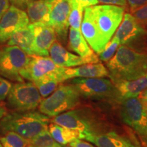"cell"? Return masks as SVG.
Listing matches in <instances>:
<instances>
[{
	"instance_id": "6da1fadb",
	"label": "cell",
	"mask_w": 147,
	"mask_h": 147,
	"mask_svg": "<svg viewBox=\"0 0 147 147\" xmlns=\"http://www.w3.org/2000/svg\"><path fill=\"white\" fill-rule=\"evenodd\" d=\"M106 66L113 83L135 80L147 74V53L138 52L128 45H120Z\"/></svg>"
},
{
	"instance_id": "7a4b0ae2",
	"label": "cell",
	"mask_w": 147,
	"mask_h": 147,
	"mask_svg": "<svg viewBox=\"0 0 147 147\" xmlns=\"http://www.w3.org/2000/svg\"><path fill=\"white\" fill-rule=\"evenodd\" d=\"M51 119L40 112L14 111L5 114L0 121V135L14 131L31 140L49 128Z\"/></svg>"
},
{
	"instance_id": "3957f363",
	"label": "cell",
	"mask_w": 147,
	"mask_h": 147,
	"mask_svg": "<svg viewBox=\"0 0 147 147\" xmlns=\"http://www.w3.org/2000/svg\"><path fill=\"white\" fill-rule=\"evenodd\" d=\"M80 102V93L72 84H60L51 95L41 101L38 109L50 118L74 109Z\"/></svg>"
},
{
	"instance_id": "277c9868",
	"label": "cell",
	"mask_w": 147,
	"mask_h": 147,
	"mask_svg": "<svg viewBox=\"0 0 147 147\" xmlns=\"http://www.w3.org/2000/svg\"><path fill=\"white\" fill-rule=\"evenodd\" d=\"M66 67L55 64L49 57L30 55V60L21 72L24 80L35 82L45 79H53L62 83Z\"/></svg>"
},
{
	"instance_id": "5b68a950",
	"label": "cell",
	"mask_w": 147,
	"mask_h": 147,
	"mask_svg": "<svg viewBox=\"0 0 147 147\" xmlns=\"http://www.w3.org/2000/svg\"><path fill=\"white\" fill-rule=\"evenodd\" d=\"M80 96L89 99L110 100L120 102L115 84L104 78H76L70 81Z\"/></svg>"
},
{
	"instance_id": "8992f818",
	"label": "cell",
	"mask_w": 147,
	"mask_h": 147,
	"mask_svg": "<svg viewBox=\"0 0 147 147\" xmlns=\"http://www.w3.org/2000/svg\"><path fill=\"white\" fill-rule=\"evenodd\" d=\"M30 60L27 55L16 46H8L0 49V76L9 80L24 82L21 72Z\"/></svg>"
},
{
	"instance_id": "52a82bcc",
	"label": "cell",
	"mask_w": 147,
	"mask_h": 147,
	"mask_svg": "<svg viewBox=\"0 0 147 147\" xmlns=\"http://www.w3.org/2000/svg\"><path fill=\"white\" fill-rule=\"evenodd\" d=\"M41 95L32 82H21L12 84L6 97V105L15 111L34 110L42 101Z\"/></svg>"
},
{
	"instance_id": "ba28073f",
	"label": "cell",
	"mask_w": 147,
	"mask_h": 147,
	"mask_svg": "<svg viewBox=\"0 0 147 147\" xmlns=\"http://www.w3.org/2000/svg\"><path fill=\"white\" fill-rule=\"evenodd\" d=\"M91 8L97 27L108 42L122 21L125 8L106 4L93 5Z\"/></svg>"
},
{
	"instance_id": "9c48e42d",
	"label": "cell",
	"mask_w": 147,
	"mask_h": 147,
	"mask_svg": "<svg viewBox=\"0 0 147 147\" xmlns=\"http://www.w3.org/2000/svg\"><path fill=\"white\" fill-rule=\"evenodd\" d=\"M121 115L124 123L141 136H147V108L138 97L123 100Z\"/></svg>"
},
{
	"instance_id": "30bf717a",
	"label": "cell",
	"mask_w": 147,
	"mask_h": 147,
	"mask_svg": "<svg viewBox=\"0 0 147 147\" xmlns=\"http://www.w3.org/2000/svg\"><path fill=\"white\" fill-rule=\"evenodd\" d=\"M29 25V20L26 12L11 5L0 20V45L8 42L18 29Z\"/></svg>"
},
{
	"instance_id": "8fae6325",
	"label": "cell",
	"mask_w": 147,
	"mask_h": 147,
	"mask_svg": "<svg viewBox=\"0 0 147 147\" xmlns=\"http://www.w3.org/2000/svg\"><path fill=\"white\" fill-rule=\"evenodd\" d=\"M70 6V0H51L49 20L47 24L53 27L56 36L63 40H65L67 37Z\"/></svg>"
},
{
	"instance_id": "7c38bea8",
	"label": "cell",
	"mask_w": 147,
	"mask_h": 147,
	"mask_svg": "<svg viewBox=\"0 0 147 147\" xmlns=\"http://www.w3.org/2000/svg\"><path fill=\"white\" fill-rule=\"evenodd\" d=\"M80 32L90 47L97 55L102 52L108 43L101 34L100 29L97 26L92 14L91 6L87 7L84 9Z\"/></svg>"
},
{
	"instance_id": "4fadbf2b",
	"label": "cell",
	"mask_w": 147,
	"mask_h": 147,
	"mask_svg": "<svg viewBox=\"0 0 147 147\" xmlns=\"http://www.w3.org/2000/svg\"><path fill=\"white\" fill-rule=\"evenodd\" d=\"M31 24L34 32L32 55L48 57L49 55V49L57 40L55 30L50 25L45 23Z\"/></svg>"
},
{
	"instance_id": "5bb4252c",
	"label": "cell",
	"mask_w": 147,
	"mask_h": 147,
	"mask_svg": "<svg viewBox=\"0 0 147 147\" xmlns=\"http://www.w3.org/2000/svg\"><path fill=\"white\" fill-rule=\"evenodd\" d=\"M146 34V29L138 22L131 14L124 13L122 21L114 37L119 40L120 45H127Z\"/></svg>"
},
{
	"instance_id": "9a60e30c",
	"label": "cell",
	"mask_w": 147,
	"mask_h": 147,
	"mask_svg": "<svg viewBox=\"0 0 147 147\" xmlns=\"http://www.w3.org/2000/svg\"><path fill=\"white\" fill-rule=\"evenodd\" d=\"M51 122L71 129L78 130L82 134L95 132L92 123L89 119L77 110H68L60 114L53 117Z\"/></svg>"
},
{
	"instance_id": "2e32d148",
	"label": "cell",
	"mask_w": 147,
	"mask_h": 147,
	"mask_svg": "<svg viewBox=\"0 0 147 147\" xmlns=\"http://www.w3.org/2000/svg\"><path fill=\"white\" fill-rule=\"evenodd\" d=\"M50 58L57 65L64 67H77L84 64L93 63L91 61L69 52L58 41H55L49 49Z\"/></svg>"
},
{
	"instance_id": "e0dca14e",
	"label": "cell",
	"mask_w": 147,
	"mask_h": 147,
	"mask_svg": "<svg viewBox=\"0 0 147 147\" xmlns=\"http://www.w3.org/2000/svg\"><path fill=\"white\" fill-rule=\"evenodd\" d=\"M109 77L107 67L102 63H87L77 67H66L64 80L76 78H104Z\"/></svg>"
},
{
	"instance_id": "ac0fdd59",
	"label": "cell",
	"mask_w": 147,
	"mask_h": 147,
	"mask_svg": "<svg viewBox=\"0 0 147 147\" xmlns=\"http://www.w3.org/2000/svg\"><path fill=\"white\" fill-rule=\"evenodd\" d=\"M69 50L76 53L79 56L91 61L93 63H99V58L89 44L84 39L80 31L69 28L68 45Z\"/></svg>"
},
{
	"instance_id": "d6986e66",
	"label": "cell",
	"mask_w": 147,
	"mask_h": 147,
	"mask_svg": "<svg viewBox=\"0 0 147 147\" xmlns=\"http://www.w3.org/2000/svg\"><path fill=\"white\" fill-rule=\"evenodd\" d=\"M114 84L121 103L126 99L138 97L141 92L146 89L147 74L145 76L135 80H123Z\"/></svg>"
},
{
	"instance_id": "ffe728a7",
	"label": "cell",
	"mask_w": 147,
	"mask_h": 147,
	"mask_svg": "<svg viewBox=\"0 0 147 147\" xmlns=\"http://www.w3.org/2000/svg\"><path fill=\"white\" fill-rule=\"evenodd\" d=\"M80 138L93 143L97 147H124L126 140V138L113 131L106 134L80 133Z\"/></svg>"
},
{
	"instance_id": "44dd1931",
	"label": "cell",
	"mask_w": 147,
	"mask_h": 147,
	"mask_svg": "<svg viewBox=\"0 0 147 147\" xmlns=\"http://www.w3.org/2000/svg\"><path fill=\"white\" fill-rule=\"evenodd\" d=\"M51 7V0H36L27 7V16L32 23H48Z\"/></svg>"
},
{
	"instance_id": "7402d4cb",
	"label": "cell",
	"mask_w": 147,
	"mask_h": 147,
	"mask_svg": "<svg viewBox=\"0 0 147 147\" xmlns=\"http://www.w3.org/2000/svg\"><path fill=\"white\" fill-rule=\"evenodd\" d=\"M34 41V32L32 24L18 29L7 42L8 46H16L27 55H32V45Z\"/></svg>"
},
{
	"instance_id": "603a6c76",
	"label": "cell",
	"mask_w": 147,
	"mask_h": 147,
	"mask_svg": "<svg viewBox=\"0 0 147 147\" xmlns=\"http://www.w3.org/2000/svg\"><path fill=\"white\" fill-rule=\"evenodd\" d=\"M49 131L53 139L62 146L69 144L76 139H80V133L78 130L67 128L54 123L49 125Z\"/></svg>"
},
{
	"instance_id": "cb8c5ba5",
	"label": "cell",
	"mask_w": 147,
	"mask_h": 147,
	"mask_svg": "<svg viewBox=\"0 0 147 147\" xmlns=\"http://www.w3.org/2000/svg\"><path fill=\"white\" fill-rule=\"evenodd\" d=\"M3 147H27L31 145L30 140L25 138L14 131H8L0 137Z\"/></svg>"
},
{
	"instance_id": "d4e9b609",
	"label": "cell",
	"mask_w": 147,
	"mask_h": 147,
	"mask_svg": "<svg viewBox=\"0 0 147 147\" xmlns=\"http://www.w3.org/2000/svg\"><path fill=\"white\" fill-rule=\"evenodd\" d=\"M70 11L68 16L69 26L80 31L84 8L75 0H70Z\"/></svg>"
},
{
	"instance_id": "484cf974",
	"label": "cell",
	"mask_w": 147,
	"mask_h": 147,
	"mask_svg": "<svg viewBox=\"0 0 147 147\" xmlns=\"http://www.w3.org/2000/svg\"><path fill=\"white\" fill-rule=\"evenodd\" d=\"M31 145L34 147H62L53 139L49 131V128L44 130L37 136L30 140Z\"/></svg>"
},
{
	"instance_id": "4316f807",
	"label": "cell",
	"mask_w": 147,
	"mask_h": 147,
	"mask_svg": "<svg viewBox=\"0 0 147 147\" xmlns=\"http://www.w3.org/2000/svg\"><path fill=\"white\" fill-rule=\"evenodd\" d=\"M38 88L42 97L46 98L53 93L55 89L61 84L59 82L53 79H45L33 82Z\"/></svg>"
},
{
	"instance_id": "83f0119b",
	"label": "cell",
	"mask_w": 147,
	"mask_h": 147,
	"mask_svg": "<svg viewBox=\"0 0 147 147\" xmlns=\"http://www.w3.org/2000/svg\"><path fill=\"white\" fill-rule=\"evenodd\" d=\"M119 46L120 42L115 37H113V39L108 42L102 52L98 55L100 59L104 62L108 61L115 55Z\"/></svg>"
},
{
	"instance_id": "f1b7e54d",
	"label": "cell",
	"mask_w": 147,
	"mask_h": 147,
	"mask_svg": "<svg viewBox=\"0 0 147 147\" xmlns=\"http://www.w3.org/2000/svg\"><path fill=\"white\" fill-rule=\"evenodd\" d=\"M131 14L143 27H147V4L133 11Z\"/></svg>"
},
{
	"instance_id": "f546056e",
	"label": "cell",
	"mask_w": 147,
	"mask_h": 147,
	"mask_svg": "<svg viewBox=\"0 0 147 147\" xmlns=\"http://www.w3.org/2000/svg\"><path fill=\"white\" fill-rule=\"evenodd\" d=\"M12 87V84L10 80L0 76V101L6 99Z\"/></svg>"
},
{
	"instance_id": "4dcf8cb0",
	"label": "cell",
	"mask_w": 147,
	"mask_h": 147,
	"mask_svg": "<svg viewBox=\"0 0 147 147\" xmlns=\"http://www.w3.org/2000/svg\"><path fill=\"white\" fill-rule=\"evenodd\" d=\"M129 7L130 12H132L136 9L147 4V0H126Z\"/></svg>"
},
{
	"instance_id": "1f68e13d",
	"label": "cell",
	"mask_w": 147,
	"mask_h": 147,
	"mask_svg": "<svg viewBox=\"0 0 147 147\" xmlns=\"http://www.w3.org/2000/svg\"><path fill=\"white\" fill-rule=\"evenodd\" d=\"M99 3H104L106 5H113L117 6L123 7L126 8L127 6V3L126 0H97Z\"/></svg>"
},
{
	"instance_id": "d6a6232c",
	"label": "cell",
	"mask_w": 147,
	"mask_h": 147,
	"mask_svg": "<svg viewBox=\"0 0 147 147\" xmlns=\"http://www.w3.org/2000/svg\"><path fill=\"white\" fill-rule=\"evenodd\" d=\"M34 1L36 0H9L12 5L21 10L26 9L27 5Z\"/></svg>"
},
{
	"instance_id": "836d02e7",
	"label": "cell",
	"mask_w": 147,
	"mask_h": 147,
	"mask_svg": "<svg viewBox=\"0 0 147 147\" xmlns=\"http://www.w3.org/2000/svg\"><path fill=\"white\" fill-rule=\"evenodd\" d=\"M69 146L71 147H95L91 143L82 140L81 139H76L73 140L69 144Z\"/></svg>"
},
{
	"instance_id": "e575fe53",
	"label": "cell",
	"mask_w": 147,
	"mask_h": 147,
	"mask_svg": "<svg viewBox=\"0 0 147 147\" xmlns=\"http://www.w3.org/2000/svg\"><path fill=\"white\" fill-rule=\"evenodd\" d=\"M9 0H0V20L10 7Z\"/></svg>"
},
{
	"instance_id": "d590c367",
	"label": "cell",
	"mask_w": 147,
	"mask_h": 147,
	"mask_svg": "<svg viewBox=\"0 0 147 147\" xmlns=\"http://www.w3.org/2000/svg\"><path fill=\"white\" fill-rule=\"evenodd\" d=\"M75 1L80 3L83 8L97 5L99 3L97 0H75Z\"/></svg>"
},
{
	"instance_id": "8d00e7d4",
	"label": "cell",
	"mask_w": 147,
	"mask_h": 147,
	"mask_svg": "<svg viewBox=\"0 0 147 147\" xmlns=\"http://www.w3.org/2000/svg\"><path fill=\"white\" fill-rule=\"evenodd\" d=\"M138 97L144 103L145 106L147 108V88L146 89H144V91L141 92L138 96Z\"/></svg>"
},
{
	"instance_id": "74e56055",
	"label": "cell",
	"mask_w": 147,
	"mask_h": 147,
	"mask_svg": "<svg viewBox=\"0 0 147 147\" xmlns=\"http://www.w3.org/2000/svg\"><path fill=\"white\" fill-rule=\"evenodd\" d=\"M124 147H142L140 145L138 144H135V143H133L131 142L130 140H129L126 138L125 140V144Z\"/></svg>"
},
{
	"instance_id": "f35d334b",
	"label": "cell",
	"mask_w": 147,
	"mask_h": 147,
	"mask_svg": "<svg viewBox=\"0 0 147 147\" xmlns=\"http://www.w3.org/2000/svg\"><path fill=\"white\" fill-rule=\"evenodd\" d=\"M5 114H6V110H5V108L0 104V121L4 117Z\"/></svg>"
},
{
	"instance_id": "ab89813d",
	"label": "cell",
	"mask_w": 147,
	"mask_h": 147,
	"mask_svg": "<svg viewBox=\"0 0 147 147\" xmlns=\"http://www.w3.org/2000/svg\"><path fill=\"white\" fill-rule=\"evenodd\" d=\"M143 144L144 145L145 147H147V136H141Z\"/></svg>"
},
{
	"instance_id": "60d3db41",
	"label": "cell",
	"mask_w": 147,
	"mask_h": 147,
	"mask_svg": "<svg viewBox=\"0 0 147 147\" xmlns=\"http://www.w3.org/2000/svg\"><path fill=\"white\" fill-rule=\"evenodd\" d=\"M62 147H71L69 146H66V145H65V146H62Z\"/></svg>"
},
{
	"instance_id": "b9f144b4",
	"label": "cell",
	"mask_w": 147,
	"mask_h": 147,
	"mask_svg": "<svg viewBox=\"0 0 147 147\" xmlns=\"http://www.w3.org/2000/svg\"><path fill=\"white\" fill-rule=\"evenodd\" d=\"M27 147H34V146H32V145H29V146H27Z\"/></svg>"
},
{
	"instance_id": "7bdbcfd3",
	"label": "cell",
	"mask_w": 147,
	"mask_h": 147,
	"mask_svg": "<svg viewBox=\"0 0 147 147\" xmlns=\"http://www.w3.org/2000/svg\"><path fill=\"white\" fill-rule=\"evenodd\" d=\"M0 147H3V146H2V144H1V142H0Z\"/></svg>"
}]
</instances>
